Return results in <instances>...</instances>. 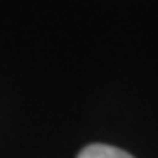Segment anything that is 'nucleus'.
Wrapping results in <instances>:
<instances>
[{
    "mask_svg": "<svg viewBox=\"0 0 158 158\" xmlns=\"http://www.w3.org/2000/svg\"><path fill=\"white\" fill-rule=\"evenodd\" d=\"M76 158H134V156L121 148L109 146V144H88L86 148L80 150Z\"/></svg>",
    "mask_w": 158,
    "mask_h": 158,
    "instance_id": "1",
    "label": "nucleus"
}]
</instances>
